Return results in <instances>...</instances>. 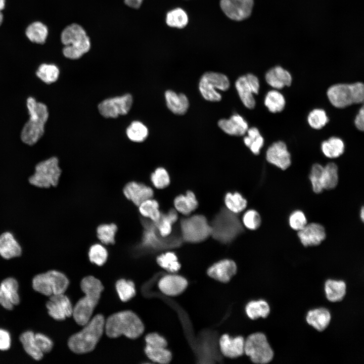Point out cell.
<instances>
[{"mask_svg": "<svg viewBox=\"0 0 364 364\" xmlns=\"http://www.w3.org/2000/svg\"><path fill=\"white\" fill-rule=\"evenodd\" d=\"M80 286L85 296L73 307L72 315L78 325L84 326L90 320L104 287L101 281L93 276L84 278Z\"/></svg>", "mask_w": 364, "mask_h": 364, "instance_id": "obj_1", "label": "cell"}, {"mask_svg": "<svg viewBox=\"0 0 364 364\" xmlns=\"http://www.w3.org/2000/svg\"><path fill=\"white\" fill-rule=\"evenodd\" d=\"M29 118L21 132L22 141L28 145L36 143L44 132V125L49 118L47 106L32 97L26 101Z\"/></svg>", "mask_w": 364, "mask_h": 364, "instance_id": "obj_2", "label": "cell"}, {"mask_svg": "<svg viewBox=\"0 0 364 364\" xmlns=\"http://www.w3.org/2000/svg\"><path fill=\"white\" fill-rule=\"evenodd\" d=\"M105 321L102 314H97L90 320L79 332L72 335L68 345L70 350L78 354L92 351L101 338L105 330Z\"/></svg>", "mask_w": 364, "mask_h": 364, "instance_id": "obj_3", "label": "cell"}, {"mask_svg": "<svg viewBox=\"0 0 364 364\" xmlns=\"http://www.w3.org/2000/svg\"><path fill=\"white\" fill-rule=\"evenodd\" d=\"M105 330L110 338L123 335L130 339H135L144 332V326L136 314L127 310L110 316L105 321Z\"/></svg>", "mask_w": 364, "mask_h": 364, "instance_id": "obj_4", "label": "cell"}, {"mask_svg": "<svg viewBox=\"0 0 364 364\" xmlns=\"http://www.w3.org/2000/svg\"><path fill=\"white\" fill-rule=\"evenodd\" d=\"M212 237L222 243H229L242 234L244 229L237 214L222 208L210 223Z\"/></svg>", "mask_w": 364, "mask_h": 364, "instance_id": "obj_5", "label": "cell"}, {"mask_svg": "<svg viewBox=\"0 0 364 364\" xmlns=\"http://www.w3.org/2000/svg\"><path fill=\"white\" fill-rule=\"evenodd\" d=\"M60 40L64 46L62 53L68 59H78L90 49L89 37L83 28L77 24L65 27L61 32Z\"/></svg>", "mask_w": 364, "mask_h": 364, "instance_id": "obj_6", "label": "cell"}, {"mask_svg": "<svg viewBox=\"0 0 364 364\" xmlns=\"http://www.w3.org/2000/svg\"><path fill=\"white\" fill-rule=\"evenodd\" d=\"M327 96L330 103L339 108L361 103L364 99V85L360 82L334 84L328 88Z\"/></svg>", "mask_w": 364, "mask_h": 364, "instance_id": "obj_7", "label": "cell"}, {"mask_svg": "<svg viewBox=\"0 0 364 364\" xmlns=\"http://www.w3.org/2000/svg\"><path fill=\"white\" fill-rule=\"evenodd\" d=\"M141 220L143 230L140 239L145 247L159 250L173 248L180 245L183 240L180 235L173 233L163 237L158 233L153 221L143 217H141Z\"/></svg>", "mask_w": 364, "mask_h": 364, "instance_id": "obj_8", "label": "cell"}, {"mask_svg": "<svg viewBox=\"0 0 364 364\" xmlns=\"http://www.w3.org/2000/svg\"><path fill=\"white\" fill-rule=\"evenodd\" d=\"M61 173L58 159L52 157L38 163L35 166V173L28 180L30 184L37 187H56L59 183Z\"/></svg>", "mask_w": 364, "mask_h": 364, "instance_id": "obj_9", "label": "cell"}, {"mask_svg": "<svg viewBox=\"0 0 364 364\" xmlns=\"http://www.w3.org/2000/svg\"><path fill=\"white\" fill-rule=\"evenodd\" d=\"M180 236L189 243H199L211 235V229L207 218L196 214L181 219L180 221Z\"/></svg>", "mask_w": 364, "mask_h": 364, "instance_id": "obj_10", "label": "cell"}, {"mask_svg": "<svg viewBox=\"0 0 364 364\" xmlns=\"http://www.w3.org/2000/svg\"><path fill=\"white\" fill-rule=\"evenodd\" d=\"M69 285V281L63 273L50 270L36 275L33 279V289L47 296L64 294Z\"/></svg>", "mask_w": 364, "mask_h": 364, "instance_id": "obj_11", "label": "cell"}, {"mask_svg": "<svg viewBox=\"0 0 364 364\" xmlns=\"http://www.w3.org/2000/svg\"><path fill=\"white\" fill-rule=\"evenodd\" d=\"M244 352L254 363L265 364L269 362L274 357V351L265 335L255 333L245 340Z\"/></svg>", "mask_w": 364, "mask_h": 364, "instance_id": "obj_12", "label": "cell"}, {"mask_svg": "<svg viewBox=\"0 0 364 364\" xmlns=\"http://www.w3.org/2000/svg\"><path fill=\"white\" fill-rule=\"evenodd\" d=\"M229 87V79L226 75L213 72L204 73L200 79L199 85L203 97L212 102H218L221 99V95L216 89L225 91Z\"/></svg>", "mask_w": 364, "mask_h": 364, "instance_id": "obj_13", "label": "cell"}, {"mask_svg": "<svg viewBox=\"0 0 364 364\" xmlns=\"http://www.w3.org/2000/svg\"><path fill=\"white\" fill-rule=\"evenodd\" d=\"M132 104V97L130 94L109 98L98 105L100 113L106 118H116L126 114Z\"/></svg>", "mask_w": 364, "mask_h": 364, "instance_id": "obj_14", "label": "cell"}, {"mask_svg": "<svg viewBox=\"0 0 364 364\" xmlns=\"http://www.w3.org/2000/svg\"><path fill=\"white\" fill-rule=\"evenodd\" d=\"M235 86L243 104L249 109L255 106L253 94H257L259 89V82L254 74L249 73L238 78Z\"/></svg>", "mask_w": 364, "mask_h": 364, "instance_id": "obj_15", "label": "cell"}, {"mask_svg": "<svg viewBox=\"0 0 364 364\" xmlns=\"http://www.w3.org/2000/svg\"><path fill=\"white\" fill-rule=\"evenodd\" d=\"M220 7L230 19L241 21L251 15L254 0H220Z\"/></svg>", "mask_w": 364, "mask_h": 364, "instance_id": "obj_16", "label": "cell"}, {"mask_svg": "<svg viewBox=\"0 0 364 364\" xmlns=\"http://www.w3.org/2000/svg\"><path fill=\"white\" fill-rule=\"evenodd\" d=\"M122 193L127 200L136 207L154 196V191L150 186L135 180L127 182L122 188Z\"/></svg>", "mask_w": 364, "mask_h": 364, "instance_id": "obj_17", "label": "cell"}, {"mask_svg": "<svg viewBox=\"0 0 364 364\" xmlns=\"http://www.w3.org/2000/svg\"><path fill=\"white\" fill-rule=\"evenodd\" d=\"M46 307L49 315L56 320H64L72 315L73 307L69 298L64 294L50 296Z\"/></svg>", "mask_w": 364, "mask_h": 364, "instance_id": "obj_18", "label": "cell"}, {"mask_svg": "<svg viewBox=\"0 0 364 364\" xmlns=\"http://www.w3.org/2000/svg\"><path fill=\"white\" fill-rule=\"evenodd\" d=\"M267 161L280 168L285 170L291 165V155L287 146L282 141L274 143L270 145L266 153Z\"/></svg>", "mask_w": 364, "mask_h": 364, "instance_id": "obj_19", "label": "cell"}, {"mask_svg": "<svg viewBox=\"0 0 364 364\" xmlns=\"http://www.w3.org/2000/svg\"><path fill=\"white\" fill-rule=\"evenodd\" d=\"M298 236L303 246H314L320 245L325 239L326 233L322 225L312 222L298 231Z\"/></svg>", "mask_w": 364, "mask_h": 364, "instance_id": "obj_20", "label": "cell"}, {"mask_svg": "<svg viewBox=\"0 0 364 364\" xmlns=\"http://www.w3.org/2000/svg\"><path fill=\"white\" fill-rule=\"evenodd\" d=\"M237 265L235 262L230 259H223L213 264L207 270V274L211 278L226 283L235 275Z\"/></svg>", "mask_w": 364, "mask_h": 364, "instance_id": "obj_21", "label": "cell"}, {"mask_svg": "<svg viewBox=\"0 0 364 364\" xmlns=\"http://www.w3.org/2000/svg\"><path fill=\"white\" fill-rule=\"evenodd\" d=\"M188 285L187 280L180 276L168 275L162 277L158 283L160 291L169 296H175L182 293Z\"/></svg>", "mask_w": 364, "mask_h": 364, "instance_id": "obj_22", "label": "cell"}, {"mask_svg": "<svg viewBox=\"0 0 364 364\" xmlns=\"http://www.w3.org/2000/svg\"><path fill=\"white\" fill-rule=\"evenodd\" d=\"M244 344L245 340L242 336L232 338L228 334H224L219 340L221 352L224 356L230 358L242 355L244 353Z\"/></svg>", "mask_w": 364, "mask_h": 364, "instance_id": "obj_23", "label": "cell"}, {"mask_svg": "<svg viewBox=\"0 0 364 364\" xmlns=\"http://www.w3.org/2000/svg\"><path fill=\"white\" fill-rule=\"evenodd\" d=\"M218 125L224 132L232 135H243L248 129L247 122L238 114H234L228 119H220Z\"/></svg>", "mask_w": 364, "mask_h": 364, "instance_id": "obj_24", "label": "cell"}, {"mask_svg": "<svg viewBox=\"0 0 364 364\" xmlns=\"http://www.w3.org/2000/svg\"><path fill=\"white\" fill-rule=\"evenodd\" d=\"M265 77L266 82L276 89L290 86L292 82V76L290 72L280 66H275L268 70Z\"/></svg>", "mask_w": 364, "mask_h": 364, "instance_id": "obj_25", "label": "cell"}, {"mask_svg": "<svg viewBox=\"0 0 364 364\" xmlns=\"http://www.w3.org/2000/svg\"><path fill=\"white\" fill-rule=\"evenodd\" d=\"M21 253V246L11 233L5 232L0 235V255L4 258L18 257Z\"/></svg>", "mask_w": 364, "mask_h": 364, "instance_id": "obj_26", "label": "cell"}, {"mask_svg": "<svg viewBox=\"0 0 364 364\" xmlns=\"http://www.w3.org/2000/svg\"><path fill=\"white\" fill-rule=\"evenodd\" d=\"M331 319V313L325 308H318L309 310L306 316L307 323L318 331L325 330Z\"/></svg>", "mask_w": 364, "mask_h": 364, "instance_id": "obj_27", "label": "cell"}, {"mask_svg": "<svg viewBox=\"0 0 364 364\" xmlns=\"http://www.w3.org/2000/svg\"><path fill=\"white\" fill-rule=\"evenodd\" d=\"M167 106L173 113L182 115L185 114L189 107V100L184 94H176L172 90H167L165 93Z\"/></svg>", "mask_w": 364, "mask_h": 364, "instance_id": "obj_28", "label": "cell"}, {"mask_svg": "<svg viewBox=\"0 0 364 364\" xmlns=\"http://www.w3.org/2000/svg\"><path fill=\"white\" fill-rule=\"evenodd\" d=\"M25 35L29 40L37 44L44 43L49 34L47 26L39 21L29 24L25 31Z\"/></svg>", "mask_w": 364, "mask_h": 364, "instance_id": "obj_29", "label": "cell"}, {"mask_svg": "<svg viewBox=\"0 0 364 364\" xmlns=\"http://www.w3.org/2000/svg\"><path fill=\"white\" fill-rule=\"evenodd\" d=\"M175 209L184 215H189L198 207V202L194 193L188 191L186 195H179L174 200Z\"/></svg>", "mask_w": 364, "mask_h": 364, "instance_id": "obj_30", "label": "cell"}, {"mask_svg": "<svg viewBox=\"0 0 364 364\" xmlns=\"http://www.w3.org/2000/svg\"><path fill=\"white\" fill-rule=\"evenodd\" d=\"M178 215L175 209H171L167 212L161 211L160 219L154 222L159 235L163 237L170 235L172 231V225L177 221Z\"/></svg>", "mask_w": 364, "mask_h": 364, "instance_id": "obj_31", "label": "cell"}, {"mask_svg": "<svg viewBox=\"0 0 364 364\" xmlns=\"http://www.w3.org/2000/svg\"><path fill=\"white\" fill-rule=\"evenodd\" d=\"M346 286L343 281L328 280L325 284L327 299L333 302L341 301L346 294Z\"/></svg>", "mask_w": 364, "mask_h": 364, "instance_id": "obj_32", "label": "cell"}, {"mask_svg": "<svg viewBox=\"0 0 364 364\" xmlns=\"http://www.w3.org/2000/svg\"><path fill=\"white\" fill-rule=\"evenodd\" d=\"M117 231L118 226L115 222L101 223L96 230L98 240L104 245H113Z\"/></svg>", "mask_w": 364, "mask_h": 364, "instance_id": "obj_33", "label": "cell"}, {"mask_svg": "<svg viewBox=\"0 0 364 364\" xmlns=\"http://www.w3.org/2000/svg\"><path fill=\"white\" fill-rule=\"evenodd\" d=\"M140 215L151 221L156 222L160 218L161 211L158 202L153 198L148 199L138 206Z\"/></svg>", "mask_w": 364, "mask_h": 364, "instance_id": "obj_34", "label": "cell"}, {"mask_svg": "<svg viewBox=\"0 0 364 364\" xmlns=\"http://www.w3.org/2000/svg\"><path fill=\"white\" fill-rule=\"evenodd\" d=\"M345 149L344 143L340 138L331 137L324 141L321 145V149L328 158H335L342 155Z\"/></svg>", "mask_w": 364, "mask_h": 364, "instance_id": "obj_35", "label": "cell"}, {"mask_svg": "<svg viewBox=\"0 0 364 364\" xmlns=\"http://www.w3.org/2000/svg\"><path fill=\"white\" fill-rule=\"evenodd\" d=\"M338 169L333 162L328 163L323 168L322 176V185L324 190L335 188L338 183Z\"/></svg>", "mask_w": 364, "mask_h": 364, "instance_id": "obj_36", "label": "cell"}, {"mask_svg": "<svg viewBox=\"0 0 364 364\" xmlns=\"http://www.w3.org/2000/svg\"><path fill=\"white\" fill-rule=\"evenodd\" d=\"M20 341L28 354L36 360L42 359L43 353L37 347L34 340V334L32 332L27 331L22 334Z\"/></svg>", "mask_w": 364, "mask_h": 364, "instance_id": "obj_37", "label": "cell"}, {"mask_svg": "<svg viewBox=\"0 0 364 364\" xmlns=\"http://www.w3.org/2000/svg\"><path fill=\"white\" fill-rule=\"evenodd\" d=\"M166 347L146 345L145 352L151 360L159 363H168L171 359L172 355Z\"/></svg>", "mask_w": 364, "mask_h": 364, "instance_id": "obj_38", "label": "cell"}, {"mask_svg": "<svg viewBox=\"0 0 364 364\" xmlns=\"http://www.w3.org/2000/svg\"><path fill=\"white\" fill-rule=\"evenodd\" d=\"M245 311L248 316L252 320L260 317L265 318L270 312V307L263 300L251 301L247 304Z\"/></svg>", "mask_w": 364, "mask_h": 364, "instance_id": "obj_39", "label": "cell"}, {"mask_svg": "<svg viewBox=\"0 0 364 364\" xmlns=\"http://www.w3.org/2000/svg\"><path fill=\"white\" fill-rule=\"evenodd\" d=\"M59 74V69L56 65L46 63L39 65L36 72V76L47 84L56 81Z\"/></svg>", "mask_w": 364, "mask_h": 364, "instance_id": "obj_40", "label": "cell"}, {"mask_svg": "<svg viewBox=\"0 0 364 364\" xmlns=\"http://www.w3.org/2000/svg\"><path fill=\"white\" fill-rule=\"evenodd\" d=\"M224 203L226 208L236 214L243 211L247 205V200L238 192L226 194L224 197Z\"/></svg>", "mask_w": 364, "mask_h": 364, "instance_id": "obj_41", "label": "cell"}, {"mask_svg": "<svg viewBox=\"0 0 364 364\" xmlns=\"http://www.w3.org/2000/svg\"><path fill=\"white\" fill-rule=\"evenodd\" d=\"M285 99L283 95L276 90L269 91L266 95L264 104L272 113L282 111L285 106Z\"/></svg>", "mask_w": 364, "mask_h": 364, "instance_id": "obj_42", "label": "cell"}, {"mask_svg": "<svg viewBox=\"0 0 364 364\" xmlns=\"http://www.w3.org/2000/svg\"><path fill=\"white\" fill-rule=\"evenodd\" d=\"M88 256L92 263L101 266L106 262L108 252L103 244L97 242L89 247Z\"/></svg>", "mask_w": 364, "mask_h": 364, "instance_id": "obj_43", "label": "cell"}, {"mask_svg": "<svg viewBox=\"0 0 364 364\" xmlns=\"http://www.w3.org/2000/svg\"><path fill=\"white\" fill-rule=\"evenodd\" d=\"M126 135L128 139L134 142H142L148 135L147 127L141 122L133 121L127 128Z\"/></svg>", "mask_w": 364, "mask_h": 364, "instance_id": "obj_44", "label": "cell"}, {"mask_svg": "<svg viewBox=\"0 0 364 364\" xmlns=\"http://www.w3.org/2000/svg\"><path fill=\"white\" fill-rule=\"evenodd\" d=\"M18 287L17 281L12 278L6 279L0 285V290L9 298L14 305H18L20 302Z\"/></svg>", "mask_w": 364, "mask_h": 364, "instance_id": "obj_45", "label": "cell"}, {"mask_svg": "<svg viewBox=\"0 0 364 364\" xmlns=\"http://www.w3.org/2000/svg\"><path fill=\"white\" fill-rule=\"evenodd\" d=\"M158 264L167 271L174 272L180 268V264L175 254L172 252L162 253L157 257Z\"/></svg>", "mask_w": 364, "mask_h": 364, "instance_id": "obj_46", "label": "cell"}, {"mask_svg": "<svg viewBox=\"0 0 364 364\" xmlns=\"http://www.w3.org/2000/svg\"><path fill=\"white\" fill-rule=\"evenodd\" d=\"M166 21L167 24L170 27L182 28L187 25L188 17L183 9L176 8L167 14Z\"/></svg>", "mask_w": 364, "mask_h": 364, "instance_id": "obj_47", "label": "cell"}, {"mask_svg": "<svg viewBox=\"0 0 364 364\" xmlns=\"http://www.w3.org/2000/svg\"><path fill=\"white\" fill-rule=\"evenodd\" d=\"M150 180L153 186L157 189L165 188L168 186L170 181L167 171L162 167L156 168L151 173Z\"/></svg>", "mask_w": 364, "mask_h": 364, "instance_id": "obj_48", "label": "cell"}, {"mask_svg": "<svg viewBox=\"0 0 364 364\" xmlns=\"http://www.w3.org/2000/svg\"><path fill=\"white\" fill-rule=\"evenodd\" d=\"M116 289L120 299L123 302L130 300L135 294L134 285L131 281L119 280L116 282Z\"/></svg>", "mask_w": 364, "mask_h": 364, "instance_id": "obj_49", "label": "cell"}, {"mask_svg": "<svg viewBox=\"0 0 364 364\" xmlns=\"http://www.w3.org/2000/svg\"><path fill=\"white\" fill-rule=\"evenodd\" d=\"M307 121L313 128L319 129L324 127L329 121L326 112L321 109H315L308 115Z\"/></svg>", "mask_w": 364, "mask_h": 364, "instance_id": "obj_50", "label": "cell"}, {"mask_svg": "<svg viewBox=\"0 0 364 364\" xmlns=\"http://www.w3.org/2000/svg\"><path fill=\"white\" fill-rule=\"evenodd\" d=\"M324 167L318 163L312 166L309 175L312 188L315 193H320L323 190L322 185V176Z\"/></svg>", "mask_w": 364, "mask_h": 364, "instance_id": "obj_51", "label": "cell"}, {"mask_svg": "<svg viewBox=\"0 0 364 364\" xmlns=\"http://www.w3.org/2000/svg\"><path fill=\"white\" fill-rule=\"evenodd\" d=\"M242 221L244 225L250 230L257 229L261 223L259 213L253 209L248 210L244 214Z\"/></svg>", "mask_w": 364, "mask_h": 364, "instance_id": "obj_52", "label": "cell"}, {"mask_svg": "<svg viewBox=\"0 0 364 364\" xmlns=\"http://www.w3.org/2000/svg\"><path fill=\"white\" fill-rule=\"evenodd\" d=\"M290 226L294 230L299 231L307 224V219L304 213L300 210L293 211L289 218Z\"/></svg>", "mask_w": 364, "mask_h": 364, "instance_id": "obj_53", "label": "cell"}, {"mask_svg": "<svg viewBox=\"0 0 364 364\" xmlns=\"http://www.w3.org/2000/svg\"><path fill=\"white\" fill-rule=\"evenodd\" d=\"M34 340L37 347L43 353H48L52 349L53 342L44 335L40 333L34 334Z\"/></svg>", "mask_w": 364, "mask_h": 364, "instance_id": "obj_54", "label": "cell"}, {"mask_svg": "<svg viewBox=\"0 0 364 364\" xmlns=\"http://www.w3.org/2000/svg\"><path fill=\"white\" fill-rule=\"evenodd\" d=\"M146 345L166 347L167 342L161 336L156 333L148 334L145 338Z\"/></svg>", "mask_w": 364, "mask_h": 364, "instance_id": "obj_55", "label": "cell"}, {"mask_svg": "<svg viewBox=\"0 0 364 364\" xmlns=\"http://www.w3.org/2000/svg\"><path fill=\"white\" fill-rule=\"evenodd\" d=\"M11 346V337L6 330L0 329V350H7Z\"/></svg>", "mask_w": 364, "mask_h": 364, "instance_id": "obj_56", "label": "cell"}, {"mask_svg": "<svg viewBox=\"0 0 364 364\" xmlns=\"http://www.w3.org/2000/svg\"><path fill=\"white\" fill-rule=\"evenodd\" d=\"M248 135L244 139V142L245 145L249 147L251 143L260 135L259 130L256 127H251L248 129Z\"/></svg>", "mask_w": 364, "mask_h": 364, "instance_id": "obj_57", "label": "cell"}, {"mask_svg": "<svg viewBox=\"0 0 364 364\" xmlns=\"http://www.w3.org/2000/svg\"><path fill=\"white\" fill-rule=\"evenodd\" d=\"M263 143V138L260 135L251 143L249 148L253 154L257 155L259 153Z\"/></svg>", "mask_w": 364, "mask_h": 364, "instance_id": "obj_58", "label": "cell"}, {"mask_svg": "<svg viewBox=\"0 0 364 364\" xmlns=\"http://www.w3.org/2000/svg\"><path fill=\"white\" fill-rule=\"evenodd\" d=\"M355 125L356 128L360 130L363 131L364 129V108L362 106L359 110V112L354 120Z\"/></svg>", "mask_w": 364, "mask_h": 364, "instance_id": "obj_59", "label": "cell"}, {"mask_svg": "<svg viewBox=\"0 0 364 364\" xmlns=\"http://www.w3.org/2000/svg\"><path fill=\"white\" fill-rule=\"evenodd\" d=\"M0 304L5 308L8 310H12L13 308L14 305L6 296L4 293L0 290Z\"/></svg>", "mask_w": 364, "mask_h": 364, "instance_id": "obj_60", "label": "cell"}, {"mask_svg": "<svg viewBox=\"0 0 364 364\" xmlns=\"http://www.w3.org/2000/svg\"><path fill=\"white\" fill-rule=\"evenodd\" d=\"M143 0H124L125 4L132 8H139Z\"/></svg>", "mask_w": 364, "mask_h": 364, "instance_id": "obj_61", "label": "cell"}, {"mask_svg": "<svg viewBox=\"0 0 364 364\" xmlns=\"http://www.w3.org/2000/svg\"><path fill=\"white\" fill-rule=\"evenodd\" d=\"M6 0H0V12H2L5 8Z\"/></svg>", "mask_w": 364, "mask_h": 364, "instance_id": "obj_62", "label": "cell"}, {"mask_svg": "<svg viewBox=\"0 0 364 364\" xmlns=\"http://www.w3.org/2000/svg\"><path fill=\"white\" fill-rule=\"evenodd\" d=\"M360 214V218H361L362 221H363V218H364V209H363V207H362L361 209Z\"/></svg>", "mask_w": 364, "mask_h": 364, "instance_id": "obj_63", "label": "cell"}, {"mask_svg": "<svg viewBox=\"0 0 364 364\" xmlns=\"http://www.w3.org/2000/svg\"><path fill=\"white\" fill-rule=\"evenodd\" d=\"M3 20V14L2 12H0V26L2 24Z\"/></svg>", "mask_w": 364, "mask_h": 364, "instance_id": "obj_64", "label": "cell"}]
</instances>
